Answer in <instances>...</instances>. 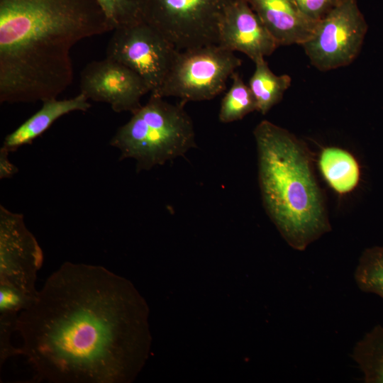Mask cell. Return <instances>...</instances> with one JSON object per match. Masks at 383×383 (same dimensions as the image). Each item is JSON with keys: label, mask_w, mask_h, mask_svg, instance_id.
<instances>
[{"label": "cell", "mask_w": 383, "mask_h": 383, "mask_svg": "<svg viewBox=\"0 0 383 383\" xmlns=\"http://www.w3.org/2000/svg\"><path fill=\"white\" fill-rule=\"evenodd\" d=\"M231 78L232 85L222 99L218 113L220 122L224 123L241 120L257 111L256 101L249 86L236 72Z\"/></svg>", "instance_id": "e0dca14e"}, {"label": "cell", "mask_w": 383, "mask_h": 383, "mask_svg": "<svg viewBox=\"0 0 383 383\" xmlns=\"http://www.w3.org/2000/svg\"><path fill=\"white\" fill-rule=\"evenodd\" d=\"M318 165L328 185L340 194L353 191L359 184L360 165L355 157L345 150L338 147L324 148Z\"/></svg>", "instance_id": "5bb4252c"}, {"label": "cell", "mask_w": 383, "mask_h": 383, "mask_svg": "<svg viewBox=\"0 0 383 383\" xmlns=\"http://www.w3.org/2000/svg\"><path fill=\"white\" fill-rule=\"evenodd\" d=\"M367 25L356 0H341L318 21L301 45L311 63L321 71L350 64L357 56Z\"/></svg>", "instance_id": "52a82bcc"}, {"label": "cell", "mask_w": 383, "mask_h": 383, "mask_svg": "<svg viewBox=\"0 0 383 383\" xmlns=\"http://www.w3.org/2000/svg\"><path fill=\"white\" fill-rule=\"evenodd\" d=\"M43 251L27 228L22 213L0 206V284L12 286L34 299Z\"/></svg>", "instance_id": "9c48e42d"}, {"label": "cell", "mask_w": 383, "mask_h": 383, "mask_svg": "<svg viewBox=\"0 0 383 383\" xmlns=\"http://www.w3.org/2000/svg\"><path fill=\"white\" fill-rule=\"evenodd\" d=\"M279 46L301 45L317 21L304 15L291 0H245Z\"/></svg>", "instance_id": "7c38bea8"}, {"label": "cell", "mask_w": 383, "mask_h": 383, "mask_svg": "<svg viewBox=\"0 0 383 383\" xmlns=\"http://www.w3.org/2000/svg\"><path fill=\"white\" fill-rule=\"evenodd\" d=\"M90 107L89 99L82 92L70 99L43 101L39 110L5 137L1 148L15 152L31 144L62 116L74 111H87Z\"/></svg>", "instance_id": "4fadbf2b"}, {"label": "cell", "mask_w": 383, "mask_h": 383, "mask_svg": "<svg viewBox=\"0 0 383 383\" xmlns=\"http://www.w3.org/2000/svg\"><path fill=\"white\" fill-rule=\"evenodd\" d=\"M148 317L128 279L101 265L65 262L18 314L20 355L39 382L131 383L150 352Z\"/></svg>", "instance_id": "6da1fadb"}, {"label": "cell", "mask_w": 383, "mask_h": 383, "mask_svg": "<svg viewBox=\"0 0 383 383\" xmlns=\"http://www.w3.org/2000/svg\"><path fill=\"white\" fill-rule=\"evenodd\" d=\"M96 0H0V101L56 99L72 82V47L112 31Z\"/></svg>", "instance_id": "7a4b0ae2"}, {"label": "cell", "mask_w": 383, "mask_h": 383, "mask_svg": "<svg viewBox=\"0 0 383 383\" xmlns=\"http://www.w3.org/2000/svg\"><path fill=\"white\" fill-rule=\"evenodd\" d=\"M352 357L366 383H383V326L377 325L353 348Z\"/></svg>", "instance_id": "2e32d148"}, {"label": "cell", "mask_w": 383, "mask_h": 383, "mask_svg": "<svg viewBox=\"0 0 383 383\" xmlns=\"http://www.w3.org/2000/svg\"><path fill=\"white\" fill-rule=\"evenodd\" d=\"M253 134L265 209L286 242L304 250L331 231L311 152L292 133L267 120Z\"/></svg>", "instance_id": "3957f363"}, {"label": "cell", "mask_w": 383, "mask_h": 383, "mask_svg": "<svg viewBox=\"0 0 383 383\" xmlns=\"http://www.w3.org/2000/svg\"><path fill=\"white\" fill-rule=\"evenodd\" d=\"M33 299L12 286L0 284V314L18 315Z\"/></svg>", "instance_id": "ffe728a7"}, {"label": "cell", "mask_w": 383, "mask_h": 383, "mask_svg": "<svg viewBox=\"0 0 383 383\" xmlns=\"http://www.w3.org/2000/svg\"><path fill=\"white\" fill-rule=\"evenodd\" d=\"M299 10L313 21L323 18L341 0H291Z\"/></svg>", "instance_id": "44dd1931"}, {"label": "cell", "mask_w": 383, "mask_h": 383, "mask_svg": "<svg viewBox=\"0 0 383 383\" xmlns=\"http://www.w3.org/2000/svg\"><path fill=\"white\" fill-rule=\"evenodd\" d=\"M355 280L359 289L383 300V246L365 250L356 270Z\"/></svg>", "instance_id": "ac0fdd59"}, {"label": "cell", "mask_w": 383, "mask_h": 383, "mask_svg": "<svg viewBox=\"0 0 383 383\" xmlns=\"http://www.w3.org/2000/svg\"><path fill=\"white\" fill-rule=\"evenodd\" d=\"M113 29L143 20V0H96Z\"/></svg>", "instance_id": "d6986e66"}, {"label": "cell", "mask_w": 383, "mask_h": 383, "mask_svg": "<svg viewBox=\"0 0 383 383\" xmlns=\"http://www.w3.org/2000/svg\"><path fill=\"white\" fill-rule=\"evenodd\" d=\"M112 31L106 57L135 71L145 81L150 94H156L179 50L143 20Z\"/></svg>", "instance_id": "ba28073f"}, {"label": "cell", "mask_w": 383, "mask_h": 383, "mask_svg": "<svg viewBox=\"0 0 383 383\" xmlns=\"http://www.w3.org/2000/svg\"><path fill=\"white\" fill-rule=\"evenodd\" d=\"M9 152L3 148L0 149V179L13 177L17 172V167L9 160Z\"/></svg>", "instance_id": "7402d4cb"}, {"label": "cell", "mask_w": 383, "mask_h": 383, "mask_svg": "<svg viewBox=\"0 0 383 383\" xmlns=\"http://www.w3.org/2000/svg\"><path fill=\"white\" fill-rule=\"evenodd\" d=\"M184 103L172 104L150 95L148 102L132 113L110 141L120 152L119 159H133L136 170H149L196 147L194 124Z\"/></svg>", "instance_id": "277c9868"}, {"label": "cell", "mask_w": 383, "mask_h": 383, "mask_svg": "<svg viewBox=\"0 0 383 383\" xmlns=\"http://www.w3.org/2000/svg\"><path fill=\"white\" fill-rule=\"evenodd\" d=\"M233 52L209 45L179 50L161 87L152 94L188 101L210 100L223 92L228 77L241 65Z\"/></svg>", "instance_id": "5b68a950"}, {"label": "cell", "mask_w": 383, "mask_h": 383, "mask_svg": "<svg viewBox=\"0 0 383 383\" xmlns=\"http://www.w3.org/2000/svg\"><path fill=\"white\" fill-rule=\"evenodd\" d=\"M227 1L143 0V20L179 50L218 45Z\"/></svg>", "instance_id": "8992f818"}, {"label": "cell", "mask_w": 383, "mask_h": 383, "mask_svg": "<svg viewBox=\"0 0 383 383\" xmlns=\"http://www.w3.org/2000/svg\"><path fill=\"white\" fill-rule=\"evenodd\" d=\"M80 92L89 100L109 104L115 112L133 113L141 107L142 97L150 90L135 71L106 57L83 69Z\"/></svg>", "instance_id": "30bf717a"}, {"label": "cell", "mask_w": 383, "mask_h": 383, "mask_svg": "<svg viewBox=\"0 0 383 383\" xmlns=\"http://www.w3.org/2000/svg\"><path fill=\"white\" fill-rule=\"evenodd\" d=\"M255 64V72L248 86L255 99L257 111L266 114L281 101L284 91L291 84V77L287 74H274L265 58L256 61Z\"/></svg>", "instance_id": "9a60e30c"}, {"label": "cell", "mask_w": 383, "mask_h": 383, "mask_svg": "<svg viewBox=\"0 0 383 383\" xmlns=\"http://www.w3.org/2000/svg\"><path fill=\"white\" fill-rule=\"evenodd\" d=\"M221 47L244 53L254 62L270 55L278 44L245 0H228L218 28Z\"/></svg>", "instance_id": "8fae6325"}]
</instances>
